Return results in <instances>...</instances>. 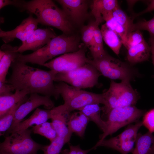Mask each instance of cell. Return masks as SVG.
<instances>
[{"instance_id": "d6986e66", "label": "cell", "mask_w": 154, "mask_h": 154, "mask_svg": "<svg viewBox=\"0 0 154 154\" xmlns=\"http://www.w3.org/2000/svg\"><path fill=\"white\" fill-rule=\"evenodd\" d=\"M49 119H50V110L37 108L29 118L18 124L8 135L13 132L29 129L34 125L40 124L47 121Z\"/></svg>"}, {"instance_id": "6da1fadb", "label": "cell", "mask_w": 154, "mask_h": 154, "mask_svg": "<svg viewBox=\"0 0 154 154\" xmlns=\"http://www.w3.org/2000/svg\"><path fill=\"white\" fill-rule=\"evenodd\" d=\"M17 59L11 63V74L7 80L15 90H25L30 94L37 93L52 96L56 99L58 98L60 95L54 83L56 72L30 66Z\"/></svg>"}, {"instance_id": "b9f144b4", "label": "cell", "mask_w": 154, "mask_h": 154, "mask_svg": "<svg viewBox=\"0 0 154 154\" xmlns=\"http://www.w3.org/2000/svg\"><path fill=\"white\" fill-rule=\"evenodd\" d=\"M138 1H127V3L128 4V6H129V8H131L132 6H133L134 4L137 2Z\"/></svg>"}, {"instance_id": "4316f807", "label": "cell", "mask_w": 154, "mask_h": 154, "mask_svg": "<svg viewBox=\"0 0 154 154\" xmlns=\"http://www.w3.org/2000/svg\"><path fill=\"white\" fill-rule=\"evenodd\" d=\"M27 98L14 105L7 112L0 117V135H3L11 127L13 123L15 112L19 106L25 102Z\"/></svg>"}, {"instance_id": "ba28073f", "label": "cell", "mask_w": 154, "mask_h": 154, "mask_svg": "<svg viewBox=\"0 0 154 154\" xmlns=\"http://www.w3.org/2000/svg\"><path fill=\"white\" fill-rule=\"evenodd\" d=\"M145 112V110L139 109L135 106L111 109L106 114V130L100 135V139L98 142L101 141L122 127L138 121Z\"/></svg>"}, {"instance_id": "7402d4cb", "label": "cell", "mask_w": 154, "mask_h": 154, "mask_svg": "<svg viewBox=\"0 0 154 154\" xmlns=\"http://www.w3.org/2000/svg\"><path fill=\"white\" fill-rule=\"evenodd\" d=\"M78 110L84 114L90 121L95 123L99 128L104 132L106 129V121L102 119L101 116V108L99 104H92L87 105L79 109Z\"/></svg>"}, {"instance_id": "3957f363", "label": "cell", "mask_w": 154, "mask_h": 154, "mask_svg": "<svg viewBox=\"0 0 154 154\" xmlns=\"http://www.w3.org/2000/svg\"><path fill=\"white\" fill-rule=\"evenodd\" d=\"M80 48L78 38L63 33L53 38L35 51L27 54H21L17 60L26 63L44 66L47 61L56 56L76 52Z\"/></svg>"}, {"instance_id": "603a6c76", "label": "cell", "mask_w": 154, "mask_h": 154, "mask_svg": "<svg viewBox=\"0 0 154 154\" xmlns=\"http://www.w3.org/2000/svg\"><path fill=\"white\" fill-rule=\"evenodd\" d=\"M154 140V136L149 131L144 134L138 133L132 154H148Z\"/></svg>"}, {"instance_id": "52a82bcc", "label": "cell", "mask_w": 154, "mask_h": 154, "mask_svg": "<svg viewBox=\"0 0 154 154\" xmlns=\"http://www.w3.org/2000/svg\"><path fill=\"white\" fill-rule=\"evenodd\" d=\"M31 129L13 132L0 144V154H38L44 146L32 138Z\"/></svg>"}, {"instance_id": "7bdbcfd3", "label": "cell", "mask_w": 154, "mask_h": 154, "mask_svg": "<svg viewBox=\"0 0 154 154\" xmlns=\"http://www.w3.org/2000/svg\"><path fill=\"white\" fill-rule=\"evenodd\" d=\"M148 154H154V140Z\"/></svg>"}, {"instance_id": "484cf974", "label": "cell", "mask_w": 154, "mask_h": 154, "mask_svg": "<svg viewBox=\"0 0 154 154\" xmlns=\"http://www.w3.org/2000/svg\"><path fill=\"white\" fill-rule=\"evenodd\" d=\"M99 25L96 26L94 38L92 44L88 48L93 57V59L101 58L107 54L104 49L103 38Z\"/></svg>"}, {"instance_id": "8992f818", "label": "cell", "mask_w": 154, "mask_h": 154, "mask_svg": "<svg viewBox=\"0 0 154 154\" xmlns=\"http://www.w3.org/2000/svg\"><path fill=\"white\" fill-rule=\"evenodd\" d=\"M55 85L70 113L88 105L102 104L104 105L105 104L103 93L97 94L84 91L62 82Z\"/></svg>"}, {"instance_id": "5bb4252c", "label": "cell", "mask_w": 154, "mask_h": 154, "mask_svg": "<svg viewBox=\"0 0 154 154\" xmlns=\"http://www.w3.org/2000/svg\"><path fill=\"white\" fill-rule=\"evenodd\" d=\"M62 6V10L71 22L80 25L86 19L88 6L86 1L83 0H57Z\"/></svg>"}, {"instance_id": "ffe728a7", "label": "cell", "mask_w": 154, "mask_h": 154, "mask_svg": "<svg viewBox=\"0 0 154 154\" xmlns=\"http://www.w3.org/2000/svg\"><path fill=\"white\" fill-rule=\"evenodd\" d=\"M29 93L25 90H15L12 94L0 96V117L2 116L14 105L28 97Z\"/></svg>"}, {"instance_id": "f1b7e54d", "label": "cell", "mask_w": 154, "mask_h": 154, "mask_svg": "<svg viewBox=\"0 0 154 154\" xmlns=\"http://www.w3.org/2000/svg\"><path fill=\"white\" fill-rule=\"evenodd\" d=\"M67 125L69 131L72 133L81 137L84 136L86 127L79 119L77 112L70 115Z\"/></svg>"}, {"instance_id": "8d00e7d4", "label": "cell", "mask_w": 154, "mask_h": 154, "mask_svg": "<svg viewBox=\"0 0 154 154\" xmlns=\"http://www.w3.org/2000/svg\"><path fill=\"white\" fill-rule=\"evenodd\" d=\"M14 90L13 86L11 84L0 81V96L12 94V92Z\"/></svg>"}, {"instance_id": "7c38bea8", "label": "cell", "mask_w": 154, "mask_h": 154, "mask_svg": "<svg viewBox=\"0 0 154 154\" xmlns=\"http://www.w3.org/2000/svg\"><path fill=\"white\" fill-rule=\"evenodd\" d=\"M38 23L37 19L30 15L12 30L5 31L0 29V37L6 44L12 41L15 38L20 40L23 42L37 29Z\"/></svg>"}, {"instance_id": "8fae6325", "label": "cell", "mask_w": 154, "mask_h": 154, "mask_svg": "<svg viewBox=\"0 0 154 154\" xmlns=\"http://www.w3.org/2000/svg\"><path fill=\"white\" fill-rule=\"evenodd\" d=\"M41 106L46 109L50 110L54 107V104L49 96L37 93L30 94L27 100L17 110L12 125L6 132L7 135L18 124L22 121L28 114Z\"/></svg>"}, {"instance_id": "d6a6232c", "label": "cell", "mask_w": 154, "mask_h": 154, "mask_svg": "<svg viewBox=\"0 0 154 154\" xmlns=\"http://www.w3.org/2000/svg\"><path fill=\"white\" fill-rule=\"evenodd\" d=\"M106 24L111 30L116 32L120 37L123 45H125L128 31L119 23L112 16L106 21Z\"/></svg>"}, {"instance_id": "60d3db41", "label": "cell", "mask_w": 154, "mask_h": 154, "mask_svg": "<svg viewBox=\"0 0 154 154\" xmlns=\"http://www.w3.org/2000/svg\"><path fill=\"white\" fill-rule=\"evenodd\" d=\"M69 154H77L79 149L80 147L79 145L74 146L69 145Z\"/></svg>"}, {"instance_id": "cb8c5ba5", "label": "cell", "mask_w": 154, "mask_h": 154, "mask_svg": "<svg viewBox=\"0 0 154 154\" xmlns=\"http://www.w3.org/2000/svg\"><path fill=\"white\" fill-rule=\"evenodd\" d=\"M135 141H131L125 143L116 142L112 141L109 139H105L101 141L97 142L92 148L95 149L98 147L104 146L116 150L121 154H128L133 152Z\"/></svg>"}, {"instance_id": "ac0fdd59", "label": "cell", "mask_w": 154, "mask_h": 154, "mask_svg": "<svg viewBox=\"0 0 154 154\" xmlns=\"http://www.w3.org/2000/svg\"><path fill=\"white\" fill-rule=\"evenodd\" d=\"M127 49L126 59L131 65L148 60L151 53L150 45L145 40Z\"/></svg>"}, {"instance_id": "4fadbf2b", "label": "cell", "mask_w": 154, "mask_h": 154, "mask_svg": "<svg viewBox=\"0 0 154 154\" xmlns=\"http://www.w3.org/2000/svg\"><path fill=\"white\" fill-rule=\"evenodd\" d=\"M57 36L50 28L35 30L19 47L17 51L22 54L28 50L34 52L41 48Z\"/></svg>"}, {"instance_id": "f546056e", "label": "cell", "mask_w": 154, "mask_h": 154, "mask_svg": "<svg viewBox=\"0 0 154 154\" xmlns=\"http://www.w3.org/2000/svg\"><path fill=\"white\" fill-rule=\"evenodd\" d=\"M112 16L119 23L128 31V33L130 31L131 28L133 24V19L129 16L119 6L113 10Z\"/></svg>"}, {"instance_id": "74e56055", "label": "cell", "mask_w": 154, "mask_h": 154, "mask_svg": "<svg viewBox=\"0 0 154 154\" xmlns=\"http://www.w3.org/2000/svg\"><path fill=\"white\" fill-rule=\"evenodd\" d=\"M147 2V6L146 8L140 12L134 13L133 16L134 18L146 13L154 11V0H149Z\"/></svg>"}, {"instance_id": "9c48e42d", "label": "cell", "mask_w": 154, "mask_h": 154, "mask_svg": "<svg viewBox=\"0 0 154 154\" xmlns=\"http://www.w3.org/2000/svg\"><path fill=\"white\" fill-rule=\"evenodd\" d=\"M101 74L93 66L87 63L70 71L57 73L54 81L63 82L80 89L91 88L98 84Z\"/></svg>"}, {"instance_id": "4dcf8cb0", "label": "cell", "mask_w": 154, "mask_h": 154, "mask_svg": "<svg viewBox=\"0 0 154 154\" xmlns=\"http://www.w3.org/2000/svg\"><path fill=\"white\" fill-rule=\"evenodd\" d=\"M70 140L69 139L58 136L50 144L44 145L42 150L43 154H59L64 145Z\"/></svg>"}, {"instance_id": "5b68a950", "label": "cell", "mask_w": 154, "mask_h": 154, "mask_svg": "<svg viewBox=\"0 0 154 154\" xmlns=\"http://www.w3.org/2000/svg\"><path fill=\"white\" fill-rule=\"evenodd\" d=\"M103 94L105 104L101 109L106 115L114 108L135 106L140 97L130 82L117 83L113 80H111L108 89Z\"/></svg>"}, {"instance_id": "44dd1931", "label": "cell", "mask_w": 154, "mask_h": 154, "mask_svg": "<svg viewBox=\"0 0 154 154\" xmlns=\"http://www.w3.org/2000/svg\"><path fill=\"white\" fill-rule=\"evenodd\" d=\"M100 29L103 40L116 54L118 55L123 44L120 37L105 23L102 25Z\"/></svg>"}, {"instance_id": "2e32d148", "label": "cell", "mask_w": 154, "mask_h": 154, "mask_svg": "<svg viewBox=\"0 0 154 154\" xmlns=\"http://www.w3.org/2000/svg\"><path fill=\"white\" fill-rule=\"evenodd\" d=\"M19 47L5 44L0 49V81L7 82L6 77L12 62L21 53L17 51Z\"/></svg>"}, {"instance_id": "e575fe53", "label": "cell", "mask_w": 154, "mask_h": 154, "mask_svg": "<svg viewBox=\"0 0 154 154\" xmlns=\"http://www.w3.org/2000/svg\"><path fill=\"white\" fill-rule=\"evenodd\" d=\"M137 30L147 31L154 36V17L148 21L143 20L133 23L130 32Z\"/></svg>"}, {"instance_id": "d4e9b609", "label": "cell", "mask_w": 154, "mask_h": 154, "mask_svg": "<svg viewBox=\"0 0 154 154\" xmlns=\"http://www.w3.org/2000/svg\"><path fill=\"white\" fill-rule=\"evenodd\" d=\"M143 125L142 121H139L134 124L129 125L120 134L109 139L113 142L120 143L135 141L138 130Z\"/></svg>"}, {"instance_id": "1f68e13d", "label": "cell", "mask_w": 154, "mask_h": 154, "mask_svg": "<svg viewBox=\"0 0 154 154\" xmlns=\"http://www.w3.org/2000/svg\"><path fill=\"white\" fill-rule=\"evenodd\" d=\"M97 25L95 21H93L82 28V39L85 46L88 48L93 40L95 28Z\"/></svg>"}, {"instance_id": "83f0119b", "label": "cell", "mask_w": 154, "mask_h": 154, "mask_svg": "<svg viewBox=\"0 0 154 154\" xmlns=\"http://www.w3.org/2000/svg\"><path fill=\"white\" fill-rule=\"evenodd\" d=\"M32 132L40 135L48 139L50 142L58 136L51 122L46 121L32 127Z\"/></svg>"}, {"instance_id": "836d02e7", "label": "cell", "mask_w": 154, "mask_h": 154, "mask_svg": "<svg viewBox=\"0 0 154 154\" xmlns=\"http://www.w3.org/2000/svg\"><path fill=\"white\" fill-rule=\"evenodd\" d=\"M141 31L137 30L128 33L124 45L127 49L137 45L145 40Z\"/></svg>"}, {"instance_id": "9a60e30c", "label": "cell", "mask_w": 154, "mask_h": 154, "mask_svg": "<svg viewBox=\"0 0 154 154\" xmlns=\"http://www.w3.org/2000/svg\"><path fill=\"white\" fill-rule=\"evenodd\" d=\"M52 124L58 136L70 139L73 133L69 131L67 125L70 113L64 104L50 110Z\"/></svg>"}, {"instance_id": "ab89813d", "label": "cell", "mask_w": 154, "mask_h": 154, "mask_svg": "<svg viewBox=\"0 0 154 154\" xmlns=\"http://www.w3.org/2000/svg\"><path fill=\"white\" fill-rule=\"evenodd\" d=\"M14 0H0V9L8 5H14Z\"/></svg>"}, {"instance_id": "7a4b0ae2", "label": "cell", "mask_w": 154, "mask_h": 154, "mask_svg": "<svg viewBox=\"0 0 154 154\" xmlns=\"http://www.w3.org/2000/svg\"><path fill=\"white\" fill-rule=\"evenodd\" d=\"M16 7L21 11H27L35 15L39 23L56 28L69 34L72 23L62 10L51 0H17Z\"/></svg>"}, {"instance_id": "f35d334b", "label": "cell", "mask_w": 154, "mask_h": 154, "mask_svg": "<svg viewBox=\"0 0 154 154\" xmlns=\"http://www.w3.org/2000/svg\"><path fill=\"white\" fill-rule=\"evenodd\" d=\"M149 42L151 48V57L152 63L154 67V36L150 34Z\"/></svg>"}, {"instance_id": "d590c367", "label": "cell", "mask_w": 154, "mask_h": 154, "mask_svg": "<svg viewBox=\"0 0 154 154\" xmlns=\"http://www.w3.org/2000/svg\"><path fill=\"white\" fill-rule=\"evenodd\" d=\"M142 121L143 125L148 130V131L151 133L154 132V108L145 113Z\"/></svg>"}, {"instance_id": "30bf717a", "label": "cell", "mask_w": 154, "mask_h": 154, "mask_svg": "<svg viewBox=\"0 0 154 154\" xmlns=\"http://www.w3.org/2000/svg\"><path fill=\"white\" fill-rule=\"evenodd\" d=\"M86 50L81 48L77 51L66 53L46 63L44 66L57 73L75 69L87 63Z\"/></svg>"}, {"instance_id": "e0dca14e", "label": "cell", "mask_w": 154, "mask_h": 154, "mask_svg": "<svg viewBox=\"0 0 154 154\" xmlns=\"http://www.w3.org/2000/svg\"><path fill=\"white\" fill-rule=\"evenodd\" d=\"M119 6L116 0H94L92 6V12L98 25L106 21L112 16V12Z\"/></svg>"}, {"instance_id": "277c9868", "label": "cell", "mask_w": 154, "mask_h": 154, "mask_svg": "<svg viewBox=\"0 0 154 154\" xmlns=\"http://www.w3.org/2000/svg\"><path fill=\"white\" fill-rule=\"evenodd\" d=\"M87 63L93 66L104 76L112 80L130 82L139 76L137 69L108 54L100 58L88 59Z\"/></svg>"}]
</instances>
